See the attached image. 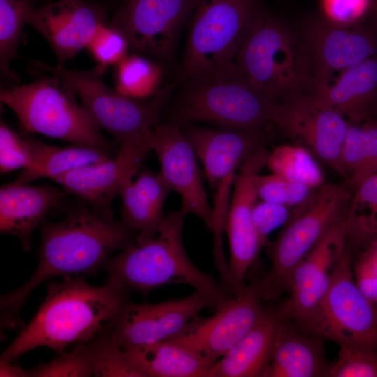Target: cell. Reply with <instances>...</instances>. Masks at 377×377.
Wrapping results in <instances>:
<instances>
[{"label": "cell", "instance_id": "13", "mask_svg": "<svg viewBox=\"0 0 377 377\" xmlns=\"http://www.w3.org/2000/svg\"><path fill=\"white\" fill-rule=\"evenodd\" d=\"M264 309L256 283L246 284L212 316H197L178 334L166 341L188 349L212 366L254 326Z\"/></svg>", "mask_w": 377, "mask_h": 377}, {"label": "cell", "instance_id": "19", "mask_svg": "<svg viewBox=\"0 0 377 377\" xmlns=\"http://www.w3.org/2000/svg\"><path fill=\"white\" fill-rule=\"evenodd\" d=\"M152 150L160 163L161 177L182 199V212L195 214L212 232L213 209L210 206L197 163L195 152L175 123H158L152 130Z\"/></svg>", "mask_w": 377, "mask_h": 377}, {"label": "cell", "instance_id": "35", "mask_svg": "<svg viewBox=\"0 0 377 377\" xmlns=\"http://www.w3.org/2000/svg\"><path fill=\"white\" fill-rule=\"evenodd\" d=\"M338 359L330 366L329 377H377V347L348 341L339 345Z\"/></svg>", "mask_w": 377, "mask_h": 377}, {"label": "cell", "instance_id": "34", "mask_svg": "<svg viewBox=\"0 0 377 377\" xmlns=\"http://www.w3.org/2000/svg\"><path fill=\"white\" fill-rule=\"evenodd\" d=\"M91 356L93 376L145 377L124 350L105 332L87 343Z\"/></svg>", "mask_w": 377, "mask_h": 377}, {"label": "cell", "instance_id": "22", "mask_svg": "<svg viewBox=\"0 0 377 377\" xmlns=\"http://www.w3.org/2000/svg\"><path fill=\"white\" fill-rule=\"evenodd\" d=\"M67 191L50 186L10 183L0 189V232L18 238L26 251L31 249L34 230L54 208L61 205Z\"/></svg>", "mask_w": 377, "mask_h": 377}, {"label": "cell", "instance_id": "15", "mask_svg": "<svg viewBox=\"0 0 377 377\" xmlns=\"http://www.w3.org/2000/svg\"><path fill=\"white\" fill-rule=\"evenodd\" d=\"M346 242V215L327 230L295 269L290 295L277 306L281 320L311 334L329 287L332 267Z\"/></svg>", "mask_w": 377, "mask_h": 377}, {"label": "cell", "instance_id": "3", "mask_svg": "<svg viewBox=\"0 0 377 377\" xmlns=\"http://www.w3.org/2000/svg\"><path fill=\"white\" fill-rule=\"evenodd\" d=\"M184 216L182 210L170 212L155 237L135 242L110 256L103 267L108 280L141 293L169 284L188 285L208 295L219 308L230 294L188 257L182 237Z\"/></svg>", "mask_w": 377, "mask_h": 377}, {"label": "cell", "instance_id": "43", "mask_svg": "<svg viewBox=\"0 0 377 377\" xmlns=\"http://www.w3.org/2000/svg\"><path fill=\"white\" fill-rule=\"evenodd\" d=\"M1 377H30L29 370H26L12 362L0 360Z\"/></svg>", "mask_w": 377, "mask_h": 377}, {"label": "cell", "instance_id": "42", "mask_svg": "<svg viewBox=\"0 0 377 377\" xmlns=\"http://www.w3.org/2000/svg\"><path fill=\"white\" fill-rule=\"evenodd\" d=\"M321 7L327 20L351 25L371 8V0H321Z\"/></svg>", "mask_w": 377, "mask_h": 377}, {"label": "cell", "instance_id": "41", "mask_svg": "<svg viewBox=\"0 0 377 377\" xmlns=\"http://www.w3.org/2000/svg\"><path fill=\"white\" fill-rule=\"evenodd\" d=\"M289 208L263 200L255 204L252 219L262 248L267 245L268 236L272 232L288 222L292 215Z\"/></svg>", "mask_w": 377, "mask_h": 377}, {"label": "cell", "instance_id": "11", "mask_svg": "<svg viewBox=\"0 0 377 377\" xmlns=\"http://www.w3.org/2000/svg\"><path fill=\"white\" fill-rule=\"evenodd\" d=\"M200 160L214 191V244L221 246L231 188L242 162L263 145V131L209 128L193 124L180 126Z\"/></svg>", "mask_w": 377, "mask_h": 377}, {"label": "cell", "instance_id": "27", "mask_svg": "<svg viewBox=\"0 0 377 377\" xmlns=\"http://www.w3.org/2000/svg\"><path fill=\"white\" fill-rule=\"evenodd\" d=\"M30 154L29 166L22 169L12 183L28 184L40 179L51 178L70 171L104 162L110 153L89 146L73 145L57 147L31 137H25Z\"/></svg>", "mask_w": 377, "mask_h": 377}, {"label": "cell", "instance_id": "16", "mask_svg": "<svg viewBox=\"0 0 377 377\" xmlns=\"http://www.w3.org/2000/svg\"><path fill=\"white\" fill-rule=\"evenodd\" d=\"M207 308L218 306L196 290L186 297L155 304L128 300L105 333L124 350L147 346L176 336Z\"/></svg>", "mask_w": 377, "mask_h": 377}, {"label": "cell", "instance_id": "2", "mask_svg": "<svg viewBox=\"0 0 377 377\" xmlns=\"http://www.w3.org/2000/svg\"><path fill=\"white\" fill-rule=\"evenodd\" d=\"M129 293L130 290L112 281L94 286L80 276L49 282L43 304L3 351L0 360L13 362L38 347L60 354L68 346L91 341L112 326Z\"/></svg>", "mask_w": 377, "mask_h": 377}, {"label": "cell", "instance_id": "9", "mask_svg": "<svg viewBox=\"0 0 377 377\" xmlns=\"http://www.w3.org/2000/svg\"><path fill=\"white\" fill-rule=\"evenodd\" d=\"M263 0H198L187 36L180 80L231 61Z\"/></svg>", "mask_w": 377, "mask_h": 377}, {"label": "cell", "instance_id": "23", "mask_svg": "<svg viewBox=\"0 0 377 377\" xmlns=\"http://www.w3.org/2000/svg\"><path fill=\"white\" fill-rule=\"evenodd\" d=\"M323 339L281 319L269 361L260 377L327 376Z\"/></svg>", "mask_w": 377, "mask_h": 377}, {"label": "cell", "instance_id": "33", "mask_svg": "<svg viewBox=\"0 0 377 377\" xmlns=\"http://www.w3.org/2000/svg\"><path fill=\"white\" fill-rule=\"evenodd\" d=\"M161 78L158 64L138 54L126 56L117 64L115 90L135 100L151 98L160 90Z\"/></svg>", "mask_w": 377, "mask_h": 377}, {"label": "cell", "instance_id": "20", "mask_svg": "<svg viewBox=\"0 0 377 377\" xmlns=\"http://www.w3.org/2000/svg\"><path fill=\"white\" fill-rule=\"evenodd\" d=\"M106 20L105 10L98 4L84 0H57L34 8L29 24L49 43L56 57V66L64 67L87 47Z\"/></svg>", "mask_w": 377, "mask_h": 377}, {"label": "cell", "instance_id": "45", "mask_svg": "<svg viewBox=\"0 0 377 377\" xmlns=\"http://www.w3.org/2000/svg\"><path fill=\"white\" fill-rule=\"evenodd\" d=\"M370 121H377V108Z\"/></svg>", "mask_w": 377, "mask_h": 377}, {"label": "cell", "instance_id": "26", "mask_svg": "<svg viewBox=\"0 0 377 377\" xmlns=\"http://www.w3.org/2000/svg\"><path fill=\"white\" fill-rule=\"evenodd\" d=\"M171 190L159 172L143 170L123 187L121 221L135 233V242L155 237L165 218L163 206Z\"/></svg>", "mask_w": 377, "mask_h": 377}, {"label": "cell", "instance_id": "28", "mask_svg": "<svg viewBox=\"0 0 377 377\" xmlns=\"http://www.w3.org/2000/svg\"><path fill=\"white\" fill-rule=\"evenodd\" d=\"M127 351L145 377H209L211 366L188 349L169 341Z\"/></svg>", "mask_w": 377, "mask_h": 377}, {"label": "cell", "instance_id": "25", "mask_svg": "<svg viewBox=\"0 0 377 377\" xmlns=\"http://www.w3.org/2000/svg\"><path fill=\"white\" fill-rule=\"evenodd\" d=\"M280 323L277 306H265L254 326L211 366L209 377H260L270 357Z\"/></svg>", "mask_w": 377, "mask_h": 377}, {"label": "cell", "instance_id": "31", "mask_svg": "<svg viewBox=\"0 0 377 377\" xmlns=\"http://www.w3.org/2000/svg\"><path fill=\"white\" fill-rule=\"evenodd\" d=\"M267 166L275 175L313 188L325 184L323 171L313 155L297 144L274 147L269 153Z\"/></svg>", "mask_w": 377, "mask_h": 377}, {"label": "cell", "instance_id": "8", "mask_svg": "<svg viewBox=\"0 0 377 377\" xmlns=\"http://www.w3.org/2000/svg\"><path fill=\"white\" fill-rule=\"evenodd\" d=\"M32 71L53 76L78 97L101 129L113 135L119 143L150 132L160 123L172 87L160 89L147 100H135L108 87L105 70L96 66L89 70L69 69L32 61Z\"/></svg>", "mask_w": 377, "mask_h": 377}, {"label": "cell", "instance_id": "24", "mask_svg": "<svg viewBox=\"0 0 377 377\" xmlns=\"http://www.w3.org/2000/svg\"><path fill=\"white\" fill-rule=\"evenodd\" d=\"M313 94L349 121L371 120L377 108V54L343 71L332 85Z\"/></svg>", "mask_w": 377, "mask_h": 377}, {"label": "cell", "instance_id": "10", "mask_svg": "<svg viewBox=\"0 0 377 377\" xmlns=\"http://www.w3.org/2000/svg\"><path fill=\"white\" fill-rule=\"evenodd\" d=\"M353 250L348 239L331 269L330 284L311 334L339 346L348 341L377 347V307L357 285Z\"/></svg>", "mask_w": 377, "mask_h": 377}, {"label": "cell", "instance_id": "5", "mask_svg": "<svg viewBox=\"0 0 377 377\" xmlns=\"http://www.w3.org/2000/svg\"><path fill=\"white\" fill-rule=\"evenodd\" d=\"M169 105V121L182 126L198 122L220 128L263 131L274 103L259 92L235 61L181 80Z\"/></svg>", "mask_w": 377, "mask_h": 377}, {"label": "cell", "instance_id": "21", "mask_svg": "<svg viewBox=\"0 0 377 377\" xmlns=\"http://www.w3.org/2000/svg\"><path fill=\"white\" fill-rule=\"evenodd\" d=\"M304 30L314 71L313 92L327 84L334 72H342L377 54L375 38L350 25L323 17L309 21Z\"/></svg>", "mask_w": 377, "mask_h": 377}, {"label": "cell", "instance_id": "12", "mask_svg": "<svg viewBox=\"0 0 377 377\" xmlns=\"http://www.w3.org/2000/svg\"><path fill=\"white\" fill-rule=\"evenodd\" d=\"M198 0H121L110 24L126 38L129 49L167 61Z\"/></svg>", "mask_w": 377, "mask_h": 377}, {"label": "cell", "instance_id": "40", "mask_svg": "<svg viewBox=\"0 0 377 377\" xmlns=\"http://www.w3.org/2000/svg\"><path fill=\"white\" fill-rule=\"evenodd\" d=\"M353 260L355 282L364 295L377 305V239L359 249Z\"/></svg>", "mask_w": 377, "mask_h": 377}, {"label": "cell", "instance_id": "7", "mask_svg": "<svg viewBox=\"0 0 377 377\" xmlns=\"http://www.w3.org/2000/svg\"><path fill=\"white\" fill-rule=\"evenodd\" d=\"M352 186L324 184L310 200L295 209L286 226L269 245L271 266L256 281L263 301L273 302L287 290L295 269L321 237L347 213Z\"/></svg>", "mask_w": 377, "mask_h": 377}, {"label": "cell", "instance_id": "39", "mask_svg": "<svg viewBox=\"0 0 377 377\" xmlns=\"http://www.w3.org/2000/svg\"><path fill=\"white\" fill-rule=\"evenodd\" d=\"M30 163L25 137H22L5 122L0 123V172L1 174L24 169Z\"/></svg>", "mask_w": 377, "mask_h": 377}, {"label": "cell", "instance_id": "37", "mask_svg": "<svg viewBox=\"0 0 377 377\" xmlns=\"http://www.w3.org/2000/svg\"><path fill=\"white\" fill-rule=\"evenodd\" d=\"M59 355L50 362L31 369L30 377L93 376L91 360L87 343L75 346L68 353Z\"/></svg>", "mask_w": 377, "mask_h": 377}, {"label": "cell", "instance_id": "30", "mask_svg": "<svg viewBox=\"0 0 377 377\" xmlns=\"http://www.w3.org/2000/svg\"><path fill=\"white\" fill-rule=\"evenodd\" d=\"M350 184L348 235L357 243H369L377 239V172Z\"/></svg>", "mask_w": 377, "mask_h": 377}, {"label": "cell", "instance_id": "32", "mask_svg": "<svg viewBox=\"0 0 377 377\" xmlns=\"http://www.w3.org/2000/svg\"><path fill=\"white\" fill-rule=\"evenodd\" d=\"M34 8L30 0H0V71L1 77L19 82L10 63Z\"/></svg>", "mask_w": 377, "mask_h": 377}, {"label": "cell", "instance_id": "4", "mask_svg": "<svg viewBox=\"0 0 377 377\" xmlns=\"http://www.w3.org/2000/svg\"><path fill=\"white\" fill-rule=\"evenodd\" d=\"M235 61L252 85L274 104L313 93L314 71L304 38L263 5Z\"/></svg>", "mask_w": 377, "mask_h": 377}, {"label": "cell", "instance_id": "44", "mask_svg": "<svg viewBox=\"0 0 377 377\" xmlns=\"http://www.w3.org/2000/svg\"><path fill=\"white\" fill-rule=\"evenodd\" d=\"M371 8H372L377 19V0H371Z\"/></svg>", "mask_w": 377, "mask_h": 377}, {"label": "cell", "instance_id": "18", "mask_svg": "<svg viewBox=\"0 0 377 377\" xmlns=\"http://www.w3.org/2000/svg\"><path fill=\"white\" fill-rule=\"evenodd\" d=\"M151 133L152 131L120 142L119 150L114 158L52 179L68 193L79 197L96 211L114 217L112 201L139 172L144 159L152 150Z\"/></svg>", "mask_w": 377, "mask_h": 377}, {"label": "cell", "instance_id": "14", "mask_svg": "<svg viewBox=\"0 0 377 377\" xmlns=\"http://www.w3.org/2000/svg\"><path fill=\"white\" fill-rule=\"evenodd\" d=\"M269 153L263 145L258 147L242 162L235 178L224 227L230 244L227 288L231 295L238 294L245 286L246 274L262 249L252 210L258 199L256 179L267 165Z\"/></svg>", "mask_w": 377, "mask_h": 377}, {"label": "cell", "instance_id": "36", "mask_svg": "<svg viewBox=\"0 0 377 377\" xmlns=\"http://www.w3.org/2000/svg\"><path fill=\"white\" fill-rule=\"evenodd\" d=\"M255 184L257 195L260 200L295 207V209L306 204L317 189L274 173L267 175L259 174Z\"/></svg>", "mask_w": 377, "mask_h": 377}, {"label": "cell", "instance_id": "6", "mask_svg": "<svg viewBox=\"0 0 377 377\" xmlns=\"http://www.w3.org/2000/svg\"><path fill=\"white\" fill-rule=\"evenodd\" d=\"M39 75L29 84L1 89V101L15 113L22 128L110 154L112 145L74 92L53 76Z\"/></svg>", "mask_w": 377, "mask_h": 377}, {"label": "cell", "instance_id": "46", "mask_svg": "<svg viewBox=\"0 0 377 377\" xmlns=\"http://www.w3.org/2000/svg\"><path fill=\"white\" fill-rule=\"evenodd\" d=\"M376 306L377 307V305Z\"/></svg>", "mask_w": 377, "mask_h": 377}, {"label": "cell", "instance_id": "29", "mask_svg": "<svg viewBox=\"0 0 377 377\" xmlns=\"http://www.w3.org/2000/svg\"><path fill=\"white\" fill-rule=\"evenodd\" d=\"M337 172L354 184L377 172V121H349Z\"/></svg>", "mask_w": 377, "mask_h": 377}, {"label": "cell", "instance_id": "38", "mask_svg": "<svg viewBox=\"0 0 377 377\" xmlns=\"http://www.w3.org/2000/svg\"><path fill=\"white\" fill-rule=\"evenodd\" d=\"M87 47L97 66L105 71L127 56L129 45L120 31L105 23L96 29Z\"/></svg>", "mask_w": 377, "mask_h": 377}, {"label": "cell", "instance_id": "1", "mask_svg": "<svg viewBox=\"0 0 377 377\" xmlns=\"http://www.w3.org/2000/svg\"><path fill=\"white\" fill-rule=\"evenodd\" d=\"M135 236L122 221L99 213L82 200L68 207L63 219L43 226L38 265L32 276L1 297V327L11 329L22 323L21 309L43 283L56 276L95 272L114 251L135 242Z\"/></svg>", "mask_w": 377, "mask_h": 377}, {"label": "cell", "instance_id": "17", "mask_svg": "<svg viewBox=\"0 0 377 377\" xmlns=\"http://www.w3.org/2000/svg\"><path fill=\"white\" fill-rule=\"evenodd\" d=\"M271 121L337 172L349 122L314 94L274 104Z\"/></svg>", "mask_w": 377, "mask_h": 377}]
</instances>
